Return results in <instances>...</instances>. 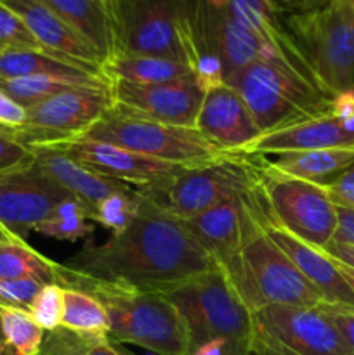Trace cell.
<instances>
[{
  "mask_svg": "<svg viewBox=\"0 0 354 355\" xmlns=\"http://www.w3.org/2000/svg\"><path fill=\"white\" fill-rule=\"evenodd\" d=\"M62 266L111 286L163 295L219 267L183 218L144 194L124 232L101 245L85 243Z\"/></svg>",
  "mask_w": 354,
  "mask_h": 355,
  "instance_id": "6da1fadb",
  "label": "cell"
},
{
  "mask_svg": "<svg viewBox=\"0 0 354 355\" xmlns=\"http://www.w3.org/2000/svg\"><path fill=\"white\" fill-rule=\"evenodd\" d=\"M117 51L191 66L205 92L224 83L221 59L207 47L203 0H110Z\"/></svg>",
  "mask_w": 354,
  "mask_h": 355,
  "instance_id": "7a4b0ae2",
  "label": "cell"
},
{
  "mask_svg": "<svg viewBox=\"0 0 354 355\" xmlns=\"http://www.w3.org/2000/svg\"><path fill=\"white\" fill-rule=\"evenodd\" d=\"M61 286L94 295L106 309L110 338L156 355H187L189 335L176 305L163 293L125 290L73 272L61 263Z\"/></svg>",
  "mask_w": 354,
  "mask_h": 355,
  "instance_id": "3957f363",
  "label": "cell"
},
{
  "mask_svg": "<svg viewBox=\"0 0 354 355\" xmlns=\"http://www.w3.org/2000/svg\"><path fill=\"white\" fill-rule=\"evenodd\" d=\"M228 83L243 97L260 135L330 113L335 99L307 73L278 59L253 62Z\"/></svg>",
  "mask_w": 354,
  "mask_h": 355,
  "instance_id": "277c9868",
  "label": "cell"
},
{
  "mask_svg": "<svg viewBox=\"0 0 354 355\" xmlns=\"http://www.w3.org/2000/svg\"><path fill=\"white\" fill-rule=\"evenodd\" d=\"M221 269L236 295L252 312L273 305L319 307L325 304L321 295L264 232L260 222L238 253Z\"/></svg>",
  "mask_w": 354,
  "mask_h": 355,
  "instance_id": "5b68a950",
  "label": "cell"
},
{
  "mask_svg": "<svg viewBox=\"0 0 354 355\" xmlns=\"http://www.w3.org/2000/svg\"><path fill=\"white\" fill-rule=\"evenodd\" d=\"M302 61L332 97L354 90V9L330 0L318 9L285 16Z\"/></svg>",
  "mask_w": 354,
  "mask_h": 355,
  "instance_id": "8992f818",
  "label": "cell"
},
{
  "mask_svg": "<svg viewBox=\"0 0 354 355\" xmlns=\"http://www.w3.org/2000/svg\"><path fill=\"white\" fill-rule=\"evenodd\" d=\"M82 137L183 166L203 165L226 155L194 127L165 123L127 110L115 101Z\"/></svg>",
  "mask_w": 354,
  "mask_h": 355,
  "instance_id": "52a82bcc",
  "label": "cell"
},
{
  "mask_svg": "<svg viewBox=\"0 0 354 355\" xmlns=\"http://www.w3.org/2000/svg\"><path fill=\"white\" fill-rule=\"evenodd\" d=\"M186 322L189 349L226 340L250 354L252 311L242 302L221 267L167 293Z\"/></svg>",
  "mask_w": 354,
  "mask_h": 355,
  "instance_id": "ba28073f",
  "label": "cell"
},
{
  "mask_svg": "<svg viewBox=\"0 0 354 355\" xmlns=\"http://www.w3.org/2000/svg\"><path fill=\"white\" fill-rule=\"evenodd\" d=\"M259 184V158L224 155L203 165L187 166L176 177L148 189H137L176 217L187 220L214 205Z\"/></svg>",
  "mask_w": 354,
  "mask_h": 355,
  "instance_id": "9c48e42d",
  "label": "cell"
},
{
  "mask_svg": "<svg viewBox=\"0 0 354 355\" xmlns=\"http://www.w3.org/2000/svg\"><path fill=\"white\" fill-rule=\"evenodd\" d=\"M259 158V191L274 224L302 241L325 248L335 238L337 207L323 186L278 172L266 156Z\"/></svg>",
  "mask_w": 354,
  "mask_h": 355,
  "instance_id": "30bf717a",
  "label": "cell"
},
{
  "mask_svg": "<svg viewBox=\"0 0 354 355\" xmlns=\"http://www.w3.org/2000/svg\"><path fill=\"white\" fill-rule=\"evenodd\" d=\"M252 355H353L323 305L252 312Z\"/></svg>",
  "mask_w": 354,
  "mask_h": 355,
  "instance_id": "8fae6325",
  "label": "cell"
},
{
  "mask_svg": "<svg viewBox=\"0 0 354 355\" xmlns=\"http://www.w3.org/2000/svg\"><path fill=\"white\" fill-rule=\"evenodd\" d=\"M110 87H78L28 110L26 125L14 130L24 146L56 144L82 137L110 107Z\"/></svg>",
  "mask_w": 354,
  "mask_h": 355,
  "instance_id": "7c38bea8",
  "label": "cell"
},
{
  "mask_svg": "<svg viewBox=\"0 0 354 355\" xmlns=\"http://www.w3.org/2000/svg\"><path fill=\"white\" fill-rule=\"evenodd\" d=\"M69 196L35 162L0 170V227L10 238L26 241L28 232Z\"/></svg>",
  "mask_w": 354,
  "mask_h": 355,
  "instance_id": "4fadbf2b",
  "label": "cell"
},
{
  "mask_svg": "<svg viewBox=\"0 0 354 355\" xmlns=\"http://www.w3.org/2000/svg\"><path fill=\"white\" fill-rule=\"evenodd\" d=\"M262 215L264 201L257 184L253 189L229 196L184 222L212 260L219 267H224L238 253Z\"/></svg>",
  "mask_w": 354,
  "mask_h": 355,
  "instance_id": "5bb4252c",
  "label": "cell"
},
{
  "mask_svg": "<svg viewBox=\"0 0 354 355\" xmlns=\"http://www.w3.org/2000/svg\"><path fill=\"white\" fill-rule=\"evenodd\" d=\"M339 148H354V90L337 96L330 113L259 135L243 149L242 155L276 156Z\"/></svg>",
  "mask_w": 354,
  "mask_h": 355,
  "instance_id": "9a60e30c",
  "label": "cell"
},
{
  "mask_svg": "<svg viewBox=\"0 0 354 355\" xmlns=\"http://www.w3.org/2000/svg\"><path fill=\"white\" fill-rule=\"evenodd\" d=\"M110 90L113 101L120 106L179 127H194L205 97V89L196 75L163 83L113 80Z\"/></svg>",
  "mask_w": 354,
  "mask_h": 355,
  "instance_id": "2e32d148",
  "label": "cell"
},
{
  "mask_svg": "<svg viewBox=\"0 0 354 355\" xmlns=\"http://www.w3.org/2000/svg\"><path fill=\"white\" fill-rule=\"evenodd\" d=\"M49 146L61 149L69 158L101 175L120 180L128 186L134 184L135 189H148V187L158 186V184L176 177L180 170L187 168V166L160 162V159L148 158V156L137 155L128 149L108 144V142L85 137L69 139V141Z\"/></svg>",
  "mask_w": 354,
  "mask_h": 355,
  "instance_id": "e0dca14e",
  "label": "cell"
},
{
  "mask_svg": "<svg viewBox=\"0 0 354 355\" xmlns=\"http://www.w3.org/2000/svg\"><path fill=\"white\" fill-rule=\"evenodd\" d=\"M194 128L226 155H242L260 135L245 101L229 83H221L205 92Z\"/></svg>",
  "mask_w": 354,
  "mask_h": 355,
  "instance_id": "ac0fdd59",
  "label": "cell"
},
{
  "mask_svg": "<svg viewBox=\"0 0 354 355\" xmlns=\"http://www.w3.org/2000/svg\"><path fill=\"white\" fill-rule=\"evenodd\" d=\"M264 232L274 241V245L288 257L295 269L309 281L312 288L321 295L325 304L328 305H346L354 309V291L340 274L335 260L326 255L321 248L302 241L301 238L288 232L287 229L274 224L266 214L260 220Z\"/></svg>",
  "mask_w": 354,
  "mask_h": 355,
  "instance_id": "d6986e66",
  "label": "cell"
},
{
  "mask_svg": "<svg viewBox=\"0 0 354 355\" xmlns=\"http://www.w3.org/2000/svg\"><path fill=\"white\" fill-rule=\"evenodd\" d=\"M24 21L42 49L80 68L103 75V55L40 0H3Z\"/></svg>",
  "mask_w": 354,
  "mask_h": 355,
  "instance_id": "ffe728a7",
  "label": "cell"
},
{
  "mask_svg": "<svg viewBox=\"0 0 354 355\" xmlns=\"http://www.w3.org/2000/svg\"><path fill=\"white\" fill-rule=\"evenodd\" d=\"M30 151L33 155V162L52 180L65 187L71 196L82 200L92 211L110 194L117 193V191L132 189V186H128V184L110 179V177H104L94 170L87 168L82 163L75 162L54 146H30Z\"/></svg>",
  "mask_w": 354,
  "mask_h": 355,
  "instance_id": "44dd1931",
  "label": "cell"
},
{
  "mask_svg": "<svg viewBox=\"0 0 354 355\" xmlns=\"http://www.w3.org/2000/svg\"><path fill=\"white\" fill-rule=\"evenodd\" d=\"M228 10L243 26L248 28L260 40L273 47L285 61L312 76L288 33L285 24L287 14L276 6L274 0H229Z\"/></svg>",
  "mask_w": 354,
  "mask_h": 355,
  "instance_id": "7402d4cb",
  "label": "cell"
},
{
  "mask_svg": "<svg viewBox=\"0 0 354 355\" xmlns=\"http://www.w3.org/2000/svg\"><path fill=\"white\" fill-rule=\"evenodd\" d=\"M69 28L82 35L106 61L117 51L110 0H40Z\"/></svg>",
  "mask_w": 354,
  "mask_h": 355,
  "instance_id": "603a6c76",
  "label": "cell"
},
{
  "mask_svg": "<svg viewBox=\"0 0 354 355\" xmlns=\"http://www.w3.org/2000/svg\"><path fill=\"white\" fill-rule=\"evenodd\" d=\"M267 162L278 172L326 186L344 170L354 165V148L285 153V155H276L274 159H267Z\"/></svg>",
  "mask_w": 354,
  "mask_h": 355,
  "instance_id": "cb8c5ba5",
  "label": "cell"
},
{
  "mask_svg": "<svg viewBox=\"0 0 354 355\" xmlns=\"http://www.w3.org/2000/svg\"><path fill=\"white\" fill-rule=\"evenodd\" d=\"M103 75L108 82L121 80L130 83H163L194 75L191 66L165 58L115 52L103 62Z\"/></svg>",
  "mask_w": 354,
  "mask_h": 355,
  "instance_id": "d4e9b609",
  "label": "cell"
},
{
  "mask_svg": "<svg viewBox=\"0 0 354 355\" xmlns=\"http://www.w3.org/2000/svg\"><path fill=\"white\" fill-rule=\"evenodd\" d=\"M23 76H66V78L99 76V78H104L47 51L3 49L0 52V80L23 78Z\"/></svg>",
  "mask_w": 354,
  "mask_h": 355,
  "instance_id": "484cf974",
  "label": "cell"
},
{
  "mask_svg": "<svg viewBox=\"0 0 354 355\" xmlns=\"http://www.w3.org/2000/svg\"><path fill=\"white\" fill-rule=\"evenodd\" d=\"M0 279L61 283V263L47 259L26 241L7 239L0 243Z\"/></svg>",
  "mask_w": 354,
  "mask_h": 355,
  "instance_id": "4316f807",
  "label": "cell"
},
{
  "mask_svg": "<svg viewBox=\"0 0 354 355\" xmlns=\"http://www.w3.org/2000/svg\"><path fill=\"white\" fill-rule=\"evenodd\" d=\"M0 87L9 97H12L24 110L37 106L58 94L78 87H110L106 78L89 76V78H66V76H23V78L0 80Z\"/></svg>",
  "mask_w": 354,
  "mask_h": 355,
  "instance_id": "83f0119b",
  "label": "cell"
},
{
  "mask_svg": "<svg viewBox=\"0 0 354 355\" xmlns=\"http://www.w3.org/2000/svg\"><path fill=\"white\" fill-rule=\"evenodd\" d=\"M61 328L78 335H110V319L94 295L62 286Z\"/></svg>",
  "mask_w": 354,
  "mask_h": 355,
  "instance_id": "f1b7e54d",
  "label": "cell"
},
{
  "mask_svg": "<svg viewBox=\"0 0 354 355\" xmlns=\"http://www.w3.org/2000/svg\"><path fill=\"white\" fill-rule=\"evenodd\" d=\"M40 352L47 355H130L110 335H78L65 328L45 333Z\"/></svg>",
  "mask_w": 354,
  "mask_h": 355,
  "instance_id": "f546056e",
  "label": "cell"
},
{
  "mask_svg": "<svg viewBox=\"0 0 354 355\" xmlns=\"http://www.w3.org/2000/svg\"><path fill=\"white\" fill-rule=\"evenodd\" d=\"M0 329L6 342L19 355H38L44 345L45 331L28 311L0 309Z\"/></svg>",
  "mask_w": 354,
  "mask_h": 355,
  "instance_id": "4dcf8cb0",
  "label": "cell"
},
{
  "mask_svg": "<svg viewBox=\"0 0 354 355\" xmlns=\"http://www.w3.org/2000/svg\"><path fill=\"white\" fill-rule=\"evenodd\" d=\"M141 205V193L135 187L127 191H117L104 198L94 210V224H101L111 231V236L124 232L134 220Z\"/></svg>",
  "mask_w": 354,
  "mask_h": 355,
  "instance_id": "1f68e13d",
  "label": "cell"
},
{
  "mask_svg": "<svg viewBox=\"0 0 354 355\" xmlns=\"http://www.w3.org/2000/svg\"><path fill=\"white\" fill-rule=\"evenodd\" d=\"M96 231V224L89 222L83 217H76V215H65V214H54L38 224L35 227V232L45 236V238L58 239V241H68L75 243L80 239L90 238Z\"/></svg>",
  "mask_w": 354,
  "mask_h": 355,
  "instance_id": "d6a6232c",
  "label": "cell"
},
{
  "mask_svg": "<svg viewBox=\"0 0 354 355\" xmlns=\"http://www.w3.org/2000/svg\"><path fill=\"white\" fill-rule=\"evenodd\" d=\"M31 318L45 333L61 328L62 318V286L58 283L45 284L31 302Z\"/></svg>",
  "mask_w": 354,
  "mask_h": 355,
  "instance_id": "836d02e7",
  "label": "cell"
},
{
  "mask_svg": "<svg viewBox=\"0 0 354 355\" xmlns=\"http://www.w3.org/2000/svg\"><path fill=\"white\" fill-rule=\"evenodd\" d=\"M0 49H33L44 51L24 21L0 0Z\"/></svg>",
  "mask_w": 354,
  "mask_h": 355,
  "instance_id": "e575fe53",
  "label": "cell"
},
{
  "mask_svg": "<svg viewBox=\"0 0 354 355\" xmlns=\"http://www.w3.org/2000/svg\"><path fill=\"white\" fill-rule=\"evenodd\" d=\"M44 286L38 281L0 279V309L30 311L31 302Z\"/></svg>",
  "mask_w": 354,
  "mask_h": 355,
  "instance_id": "d590c367",
  "label": "cell"
},
{
  "mask_svg": "<svg viewBox=\"0 0 354 355\" xmlns=\"http://www.w3.org/2000/svg\"><path fill=\"white\" fill-rule=\"evenodd\" d=\"M31 162H33V155L30 148L17 141L14 130L0 125V170L26 165Z\"/></svg>",
  "mask_w": 354,
  "mask_h": 355,
  "instance_id": "8d00e7d4",
  "label": "cell"
},
{
  "mask_svg": "<svg viewBox=\"0 0 354 355\" xmlns=\"http://www.w3.org/2000/svg\"><path fill=\"white\" fill-rule=\"evenodd\" d=\"M328 193L330 200L335 207H344L354 210V165L344 170L339 177L323 186Z\"/></svg>",
  "mask_w": 354,
  "mask_h": 355,
  "instance_id": "74e56055",
  "label": "cell"
},
{
  "mask_svg": "<svg viewBox=\"0 0 354 355\" xmlns=\"http://www.w3.org/2000/svg\"><path fill=\"white\" fill-rule=\"evenodd\" d=\"M323 307L328 312L330 319H332L333 324L337 326V329H339L342 338L346 340L347 347H349L351 352L354 355V309L346 307V305L328 304H323Z\"/></svg>",
  "mask_w": 354,
  "mask_h": 355,
  "instance_id": "f35d334b",
  "label": "cell"
},
{
  "mask_svg": "<svg viewBox=\"0 0 354 355\" xmlns=\"http://www.w3.org/2000/svg\"><path fill=\"white\" fill-rule=\"evenodd\" d=\"M28 110L16 103L12 97L7 96L0 87V125L10 130H19L26 125Z\"/></svg>",
  "mask_w": 354,
  "mask_h": 355,
  "instance_id": "ab89813d",
  "label": "cell"
},
{
  "mask_svg": "<svg viewBox=\"0 0 354 355\" xmlns=\"http://www.w3.org/2000/svg\"><path fill=\"white\" fill-rule=\"evenodd\" d=\"M337 218H339V225H337V232L333 239L354 245V210L337 207Z\"/></svg>",
  "mask_w": 354,
  "mask_h": 355,
  "instance_id": "60d3db41",
  "label": "cell"
},
{
  "mask_svg": "<svg viewBox=\"0 0 354 355\" xmlns=\"http://www.w3.org/2000/svg\"><path fill=\"white\" fill-rule=\"evenodd\" d=\"M323 252L326 253L332 259L339 260V262L346 263L351 269H354V245L344 241H337V239H332L325 248H321Z\"/></svg>",
  "mask_w": 354,
  "mask_h": 355,
  "instance_id": "b9f144b4",
  "label": "cell"
},
{
  "mask_svg": "<svg viewBox=\"0 0 354 355\" xmlns=\"http://www.w3.org/2000/svg\"><path fill=\"white\" fill-rule=\"evenodd\" d=\"M274 2L285 14H295L318 9V7L325 6L330 0H274Z\"/></svg>",
  "mask_w": 354,
  "mask_h": 355,
  "instance_id": "7bdbcfd3",
  "label": "cell"
},
{
  "mask_svg": "<svg viewBox=\"0 0 354 355\" xmlns=\"http://www.w3.org/2000/svg\"><path fill=\"white\" fill-rule=\"evenodd\" d=\"M333 260H335V259H333ZM335 263H337V267H339L340 274L346 277V281L349 283V286L353 288V291H354V269H351V267L346 266V263L339 262V260H335Z\"/></svg>",
  "mask_w": 354,
  "mask_h": 355,
  "instance_id": "ee69618b",
  "label": "cell"
},
{
  "mask_svg": "<svg viewBox=\"0 0 354 355\" xmlns=\"http://www.w3.org/2000/svg\"><path fill=\"white\" fill-rule=\"evenodd\" d=\"M0 355H19L6 342V338L2 335V329H0Z\"/></svg>",
  "mask_w": 354,
  "mask_h": 355,
  "instance_id": "f6af8a7d",
  "label": "cell"
},
{
  "mask_svg": "<svg viewBox=\"0 0 354 355\" xmlns=\"http://www.w3.org/2000/svg\"><path fill=\"white\" fill-rule=\"evenodd\" d=\"M7 239H14V238H10V236L7 234V232L3 231L2 227H0V243H2V241H7Z\"/></svg>",
  "mask_w": 354,
  "mask_h": 355,
  "instance_id": "bcb514c9",
  "label": "cell"
},
{
  "mask_svg": "<svg viewBox=\"0 0 354 355\" xmlns=\"http://www.w3.org/2000/svg\"><path fill=\"white\" fill-rule=\"evenodd\" d=\"M347 2H349L351 6H353V9H354V0H347Z\"/></svg>",
  "mask_w": 354,
  "mask_h": 355,
  "instance_id": "7dc6e473",
  "label": "cell"
},
{
  "mask_svg": "<svg viewBox=\"0 0 354 355\" xmlns=\"http://www.w3.org/2000/svg\"><path fill=\"white\" fill-rule=\"evenodd\" d=\"M38 355H47V354H44V352H40V354H38Z\"/></svg>",
  "mask_w": 354,
  "mask_h": 355,
  "instance_id": "c3c4849f",
  "label": "cell"
},
{
  "mask_svg": "<svg viewBox=\"0 0 354 355\" xmlns=\"http://www.w3.org/2000/svg\"><path fill=\"white\" fill-rule=\"evenodd\" d=\"M0 52H2V49H0Z\"/></svg>",
  "mask_w": 354,
  "mask_h": 355,
  "instance_id": "681fc988",
  "label": "cell"
},
{
  "mask_svg": "<svg viewBox=\"0 0 354 355\" xmlns=\"http://www.w3.org/2000/svg\"><path fill=\"white\" fill-rule=\"evenodd\" d=\"M2 2H3V0H2Z\"/></svg>",
  "mask_w": 354,
  "mask_h": 355,
  "instance_id": "f907efd6",
  "label": "cell"
},
{
  "mask_svg": "<svg viewBox=\"0 0 354 355\" xmlns=\"http://www.w3.org/2000/svg\"><path fill=\"white\" fill-rule=\"evenodd\" d=\"M250 355H252V354H250Z\"/></svg>",
  "mask_w": 354,
  "mask_h": 355,
  "instance_id": "816d5d0a",
  "label": "cell"
}]
</instances>
